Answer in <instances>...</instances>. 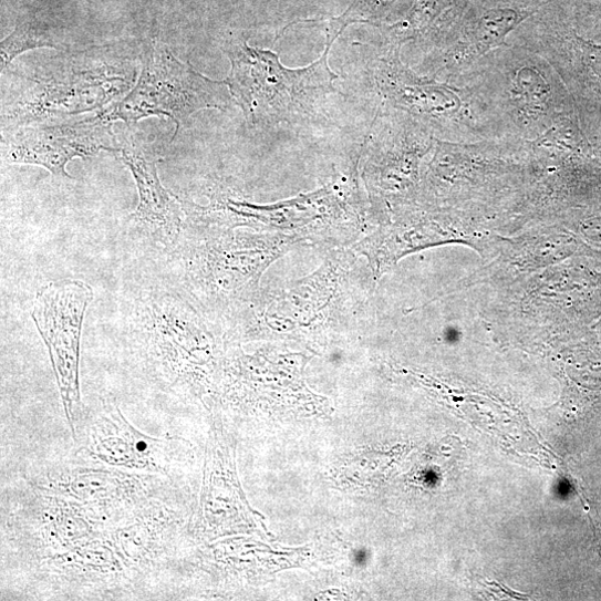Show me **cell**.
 I'll list each match as a JSON object with an SVG mask.
<instances>
[{"mask_svg":"<svg viewBox=\"0 0 601 601\" xmlns=\"http://www.w3.org/2000/svg\"><path fill=\"white\" fill-rule=\"evenodd\" d=\"M73 439L79 446L77 456L132 474L175 480L187 458L188 444L183 438L142 434L113 403H104L83 418Z\"/></svg>","mask_w":601,"mask_h":601,"instance_id":"cell-5","label":"cell"},{"mask_svg":"<svg viewBox=\"0 0 601 601\" xmlns=\"http://www.w3.org/2000/svg\"><path fill=\"white\" fill-rule=\"evenodd\" d=\"M3 517V538L29 569L102 531L118 512L40 490L29 483L13 491Z\"/></svg>","mask_w":601,"mask_h":601,"instance_id":"cell-2","label":"cell"},{"mask_svg":"<svg viewBox=\"0 0 601 601\" xmlns=\"http://www.w3.org/2000/svg\"><path fill=\"white\" fill-rule=\"evenodd\" d=\"M527 17V13L508 9L490 10L485 13L475 30V39L479 51L501 45L507 34Z\"/></svg>","mask_w":601,"mask_h":601,"instance_id":"cell-10","label":"cell"},{"mask_svg":"<svg viewBox=\"0 0 601 601\" xmlns=\"http://www.w3.org/2000/svg\"><path fill=\"white\" fill-rule=\"evenodd\" d=\"M25 481L40 490L112 511L128 509L177 489L170 478L126 473L77 455L37 470Z\"/></svg>","mask_w":601,"mask_h":601,"instance_id":"cell-7","label":"cell"},{"mask_svg":"<svg viewBox=\"0 0 601 601\" xmlns=\"http://www.w3.org/2000/svg\"><path fill=\"white\" fill-rule=\"evenodd\" d=\"M122 159L131 168L138 187L139 204L132 218L174 239L180 224L179 210L174 195L158 179L156 160L134 143L124 145Z\"/></svg>","mask_w":601,"mask_h":601,"instance_id":"cell-9","label":"cell"},{"mask_svg":"<svg viewBox=\"0 0 601 601\" xmlns=\"http://www.w3.org/2000/svg\"><path fill=\"white\" fill-rule=\"evenodd\" d=\"M58 48L51 35L37 23H24L2 43V70L20 54L39 49Z\"/></svg>","mask_w":601,"mask_h":601,"instance_id":"cell-11","label":"cell"},{"mask_svg":"<svg viewBox=\"0 0 601 601\" xmlns=\"http://www.w3.org/2000/svg\"><path fill=\"white\" fill-rule=\"evenodd\" d=\"M142 61L143 70L136 87L104 114L105 120L133 122L152 115H166L175 122L177 134L195 112L225 111L231 101L224 90L226 82H215L200 75L157 42L148 45Z\"/></svg>","mask_w":601,"mask_h":601,"instance_id":"cell-4","label":"cell"},{"mask_svg":"<svg viewBox=\"0 0 601 601\" xmlns=\"http://www.w3.org/2000/svg\"><path fill=\"white\" fill-rule=\"evenodd\" d=\"M582 49H584L586 58L591 69L601 76V46H594L584 42H581Z\"/></svg>","mask_w":601,"mask_h":601,"instance_id":"cell-12","label":"cell"},{"mask_svg":"<svg viewBox=\"0 0 601 601\" xmlns=\"http://www.w3.org/2000/svg\"><path fill=\"white\" fill-rule=\"evenodd\" d=\"M93 290L81 281L44 287L38 294L32 318L46 343L72 435L83 419L80 392L81 332Z\"/></svg>","mask_w":601,"mask_h":601,"instance_id":"cell-6","label":"cell"},{"mask_svg":"<svg viewBox=\"0 0 601 601\" xmlns=\"http://www.w3.org/2000/svg\"><path fill=\"white\" fill-rule=\"evenodd\" d=\"M177 489L120 512L111 525L117 551L138 599L160 579H174L186 561L182 539L186 521L177 504Z\"/></svg>","mask_w":601,"mask_h":601,"instance_id":"cell-3","label":"cell"},{"mask_svg":"<svg viewBox=\"0 0 601 601\" xmlns=\"http://www.w3.org/2000/svg\"><path fill=\"white\" fill-rule=\"evenodd\" d=\"M105 121L81 122L21 131L11 145L8 159L12 163L41 165L55 176L70 177L66 164L74 157H87L101 149L107 132Z\"/></svg>","mask_w":601,"mask_h":601,"instance_id":"cell-8","label":"cell"},{"mask_svg":"<svg viewBox=\"0 0 601 601\" xmlns=\"http://www.w3.org/2000/svg\"><path fill=\"white\" fill-rule=\"evenodd\" d=\"M338 33L328 31V44L319 61L302 70L281 65L279 55L252 49L245 40L227 43L232 63L226 81L230 93L253 124L292 123L309 116L318 103L336 93L339 77L329 66L330 49Z\"/></svg>","mask_w":601,"mask_h":601,"instance_id":"cell-1","label":"cell"}]
</instances>
